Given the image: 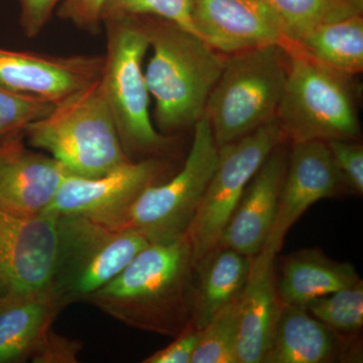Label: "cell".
<instances>
[{
  "label": "cell",
  "instance_id": "8fae6325",
  "mask_svg": "<svg viewBox=\"0 0 363 363\" xmlns=\"http://www.w3.org/2000/svg\"><path fill=\"white\" fill-rule=\"evenodd\" d=\"M57 217L0 208V302L51 292Z\"/></svg>",
  "mask_w": 363,
  "mask_h": 363
},
{
  "label": "cell",
  "instance_id": "83f0119b",
  "mask_svg": "<svg viewBox=\"0 0 363 363\" xmlns=\"http://www.w3.org/2000/svg\"><path fill=\"white\" fill-rule=\"evenodd\" d=\"M344 183L351 192L363 193V147L357 142L329 140L326 142Z\"/></svg>",
  "mask_w": 363,
  "mask_h": 363
},
{
  "label": "cell",
  "instance_id": "603a6c76",
  "mask_svg": "<svg viewBox=\"0 0 363 363\" xmlns=\"http://www.w3.org/2000/svg\"><path fill=\"white\" fill-rule=\"evenodd\" d=\"M274 16L286 39L296 42L313 28L362 14L363 0H259Z\"/></svg>",
  "mask_w": 363,
  "mask_h": 363
},
{
  "label": "cell",
  "instance_id": "6da1fadb",
  "mask_svg": "<svg viewBox=\"0 0 363 363\" xmlns=\"http://www.w3.org/2000/svg\"><path fill=\"white\" fill-rule=\"evenodd\" d=\"M193 274L187 234L150 243L86 302L131 328L174 338L191 321Z\"/></svg>",
  "mask_w": 363,
  "mask_h": 363
},
{
  "label": "cell",
  "instance_id": "52a82bcc",
  "mask_svg": "<svg viewBox=\"0 0 363 363\" xmlns=\"http://www.w3.org/2000/svg\"><path fill=\"white\" fill-rule=\"evenodd\" d=\"M150 242L140 234L80 215L57 217L51 293L64 308L86 302Z\"/></svg>",
  "mask_w": 363,
  "mask_h": 363
},
{
  "label": "cell",
  "instance_id": "5b68a950",
  "mask_svg": "<svg viewBox=\"0 0 363 363\" xmlns=\"http://www.w3.org/2000/svg\"><path fill=\"white\" fill-rule=\"evenodd\" d=\"M288 66V54L279 45L225 57L205 108L217 147L236 142L276 119Z\"/></svg>",
  "mask_w": 363,
  "mask_h": 363
},
{
  "label": "cell",
  "instance_id": "30bf717a",
  "mask_svg": "<svg viewBox=\"0 0 363 363\" xmlns=\"http://www.w3.org/2000/svg\"><path fill=\"white\" fill-rule=\"evenodd\" d=\"M169 164L161 157L130 161L104 175H68L43 214L80 215L114 226L147 188L166 181Z\"/></svg>",
  "mask_w": 363,
  "mask_h": 363
},
{
  "label": "cell",
  "instance_id": "ffe728a7",
  "mask_svg": "<svg viewBox=\"0 0 363 363\" xmlns=\"http://www.w3.org/2000/svg\"><path fill=\"white\" fill-rule=\"evenodd\" d=\"M253 257L217 247L194 264L191 322L202 329L238 297L245 288Z\"/></svg>",
  "mask_w": 363,
  "mask_h": 363
},
{
  "label": "cell",
  "instance_id": "e0dca14e",
  "mask_svg": "<svg viewBox=\"0 0 363 363\" xmlns=\"http://www.w3.org/2000/svg\"><path fill=\"white\" fill-rule=\"evenodd\" d=\"M276 259L264 250L253 257L240 297L238 363H262L271 347L283 308L277 289Z\"/></svg>",
  "mask_w": 363,
  "mask_h": 363
},
{
  "label": "cell",
  "instance_id": "f1b7e54d",
  "mask_svg": "<svg viewBox=\"0 0 363 363\" xmlns=\"http://www.w3.org/2000/svg\"><path fill=\"white\" fill-rule=\"evenodd\" d=\"M82 348L80 341L60 335L51 327L30 360L35 363H75Z\"/></svg>",
  "mask_w": 363,
  "mask_h": 363
},
{
  "label": "cell",
  "instance_id": "484cf974",
  "mask_svg": "<svg viewBox=\"0 0 363 363\" xmlns=\"http://www.w3.org/2000/svg\"><path fill=\"white\" fill-rule=\"evenodd\" d=\"M125 16H154L197 35L193 23L192 0H108L102 23Z\"/></svg>",
  "mask_w": 363,
  "mask_h": 363
},
{
  "label": "cell",
  "instance_id": "8992f818",
  "mask_svg": "<svg viewBox=\"0 0 363 363\" xmlns=\"http://www.w3.org/2000/svg\"><path fill=\"white\" fill-rule=\"evenodd\" d=\"M285 51L288 76L276 119L286 142H357L362 130L351 77Z\"/></svg>",
  "mask_w": 363,
  "mask_h": 363
},
{
  "label": "cell",
  "instance_id": "f546056e",
  "mask_svg": "<svg viewBox=\"0 0 363 363\" xmlns=\"http://www.w3.org/2000/svg\"><path fill=\"white\" fill-rule=\"evenodd\" d=\"M200 330L192 322L174 337L167 347L152 353L143 360V363H191L193 353L199 341Z\"/></svg>",
  "mask_w": 363,
  "mask_h": 363
},
{
  "label": "cell",
  "instance_id": "d6986e66",
  "mask_svg": "<svg viewBox=\"0 0 363 363\" xmlns=\"http://www.w3.org/2000/svg\"><path fill=\"white\" fill-rule=\"evenodd\" d=\"M359 281L362 279L350 262H337L319 248H312L281 257L277 289L284 305L304 307L314 298L350 288Z\"/></svg>",
  "mask_w": 363,
  "mask_h": 363
},
{
  "label": "cell",
  "instance_id": "9a60e30c",
  "mask_svg": "<svg viewBox=\"0 0 363 363\" xmlns=\"http://www.w3.org/2000/svg\"><path fill=\"white\" fill-rule=\"evenodd\" d=\"M286 143L272 150L247 184L217 247L233 248L248 257H255L264 247L288 171L290 150Z\"/></svg>",
  "mask_w": 363,
  "mask_h": 363
},
{
  "label": "cell",
  "instance_id": "cb8c5ba5",
  "mask_svg": "<svg viewBox=\"0 0 363 363\" xmlns=\"http://www.w3.org/2000/svg\"><path fill=\"white\" fill-rule=\"evenodd\" d=\"M339 337L354 341L363 326L362 281L310 301L304 307Z\"/></svg>",
  "mask_w": 363,
  "mask_h": 363
},
{
  "label": "cell",
  "instance_id": "4dcf8cb0",
  "mask_svg": "<svg viewBox=\"0 0 363 363\" xmlns=\"http://www.w3.org/2000/svg\"><path fill=\"white\" fill-rule=\"evenodd\" d=\"M108 0H62L59 16L74 25L96 32L102 23V14Z\"/></svg>",
  "mask_w": 363,
  "mask_h": 363
},
{
  "label": "cell",
  "instance_id": "ac0fdd59",
  "mask_svg": "<svg viewBox=\"0 0 363 363\" xmlns=\"http://www.w3.org/2000/svg\"><path fill=\"white\" fill-rule=\"evenodd\" d=\"M353 341L339 337L305 308L284 305L271 347L262 363H328L353 350Z\"/></svg>",
  "mask_w": 363,
  "mask_h": 363
},
{
  "label": "cell",
  "instance_id": "4316f807",
  "mask_svg": "<svg viewBox=\"0 0 363 363\" xmlns=\"http://www.w3.org/2000/svg\"><path fill=\"white\" fill-rule=\"evenodd\" d=\"M55 104L0 86V143L23 135L30 123L50 113Z\"/></svg>",
  "mask_w": 363,
  "mask_h": 363
},
{
  "label": "cell",
  "instance_id": "3957f363",
  "mask_svg": "<svg viewBox=\"0 0 363 363\" xmlns=\"http://www.w3.org/2000/svg\"><path fill=\"white\" fill-rule=\"evenodd\" d=\"M100 88L130 159L161 157L173 152V136L162 135L150 116V92L143 62L149 40L138 16L111 18ZM135 161V160H133Z\"/></svg>",
  "mask_w": 363,
  "mask_h": 363
},
{
  "label": "cell",
  "instance_id": "2e32d148",
  "mask_svg": "<svg viewBox=\"0 0 363 363\" xmlns=\"http://www.w3.org/2000/svg\"><path fill=\"white\" fill-rule=\"evenodd\" d=\"M23 138L0 143V208L35 216L43 214L71 174L52 157L26 149Z\"/></svg>",
  "mask_w": 363,
  "mask_h": 363
},
{
  "label": "cell",
  "instance_id": "7c38bea8",
  "mask_svg": "<svg viewBox=\"0 0 363 363\" xmlns=\"http://www.w3.org/2000/svg\"><path fill=\"white\" fill-rule=\"evenodd\" d=\"M343 187L326 142L292 143L276 219L262 250L278 255L286 233L306 210L320 200L335 197Z\"/></svg>",
  "mask_w": 363,
  "mask_h": 363
},
{
  "label": "cell",
  "instance_id": "7a4b0ae2",
  "mask_svg": "<svg viewBox=\"0 0 363 363\" xmlns=\"http://www.w3.org/2000/svg\"><path fill=\"white\" fill-rule=\"evenodd\" d=\"M152 56L145 72L156 101L155 121L164 135L194 126L205 113L225 57L201 38L154 16H138Z\"/></svg>",
  "mask_w": 363,
  "mask_h": 363
},
{
  "label": "cell",
  "instance_id": "ba28073f",
  "mask_svg": "<svg viewBox=\"0 0 363 363\" xmlns=\"http://www.w3.org/2000/svg\"><path fill=\"white\" fill-rule=\"evenodd\" d=\"M218 161L206 114L194 125L183 168L169 180L147 188L114 227L133 231L150 243L168 242L187 233Z\"/></svg>",
  "mask_w": 363,
  "mask_h": 363
},
{
  "label": "cell",
  "instance_id": "d4e9b609",
  "mask_svg": "<svg viewBox=\"0 0 363 363\" xmlns=\"http://www.w3.org/2000/svg\"><path fill=\"white\" fill-rule=\"evenodd\" d=\"M240 297L199 329V341L191 363H238Z\"/></svg>",
  "mask_w": 363,
  "mask_h": 363
},
{
  "label": "cell",
  "instance_id": "1f68e13d",
  "mask_svg": "<svg viewBox=\"0 0 363 363\" xmlns=\"http://www.w3.org/2000/svg\"><path fill=\"white\" fill-rule=\"evenodd\" d=\"M62 0H20L21 23L26 35L37 37Z\"/></svg>",
  "mask_w": 363,
  "mask_h": 363
},
{
  "label": "cell",
  "instance_id": "7402d4cb",
  "mask_svg": "<svg viewBox=\"0 0 363 363\" xmlns=\"http://www.w3.org/2000/svg\"><path fill=\"white\" fill-rule=\"evenodd\" d=\"M306 57L343 75L363 70L362 14L347 16L313 28L286 50Z\"/></svg>",
  "mask_w": 363,
  "mask_h": 363
},
{
  "label": "cell",
  "instance_id": "9c48e42d",
  "mask_svg": "<svg viewBox=\"0 0 363 363\" xmlns=\"http://www.w3.org/2000/svg\"><path fill=\"white\" fill-rule=\"evenodd\" d=\"M285 142L274 119L250 135L218 147L216 169L186 233L192 245L194 264L217 247L247 184L272 150Z\"/></svg>",
  "mask_w": 363,
  "mask_h": 363
},
{
  "label": "cell",
  "instance_id": "44dd1931",
  "mask_svg": "<svg viewBox=\"0 0 363 363\" xmlns=\"http://www.w3.org/2000/svg\"><path fill=\"white\" fill-rule=\"evenodd\" d=\"M62 310L51 292L0 302V363L32 359Z\"/></svg>",
  "mask_w": 363,
  "mask_h": 363
},
{
  "label": "cell",
  "instance_id": "5bb4252c",
  "mask_svg": "<svg viewBox=\"0 0 363 363\" xmlns=\"http://www.w3.org/2000/svg\"><path fill=\"white\" fill-rule=\"evenodd\" d=\"M198 37L223 54L290 42L259 0H192Z\"/></svg>",
  "mask_w": 363,
  "mask_h": 363
},
{
  "label": "cell",
  "instance_id": "4fadbf2b",
  "mask_svg": "<svg viewBox=\"0 0 363 363\" xmlns=\"http://www.w3.org/2000/svg\"><path fill=\"white\" fill-rule=\"evenodd\" d=\"M104 56H49L0 48V86L58 104L99 80Z\"/></svg>",
  "mask_w": 363,
  "mask_h": 363
},
{
  "label": "cell",
  "instance_id": "277c9868",
  "mask_svg": "<svg viewBox=\"0 0 363 363\" xmlns=\"http://www.w3.org/2000/svg\"><path fill=\"white\" fill-rule=\"evenodd\" d=\"M23 138L71 175L95 178L133 161L124 152L99 80L55 104L26 128Z\"/></svg>",
  "mask_w": 363,
  "mask_h": 363
}]
</instances>
